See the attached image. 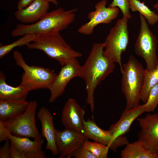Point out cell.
I'll list each match as a JSON object with an SVG mask.
<instances>
[{
    "mask_svg": "<svg viewBox=\"0 0 158 158\" xmlns=\"http://www.w3.org/2000/svg\"><path fill=\"white\" fill-rule=\"evenodd\" d=\"M130 9L133 12H139L146 18L150 25H154L158 21V14L151 10L143 2L139 0H129Z\"/></svg>",
    "mask_w": 158,
    "mask_h": 158,
    "instance_id": "603a6c76",
    "label": "cell"
},
{
    "mask_svg": "<svg viewBox=\"0 0 158 158\" xmlns=\"http://www.w3.org/2000/svg\"><path fill=\"white\" fill-rule=\"evenodd\" d=\"M37 106L36 101H31L29 102L28 107L23 112L6 121H1L13 135L31 138L38 141L43 140L36 123Z\"/></svg>",
    "mask_w": 158,
    "mask_h": 158,
    "instance_id": "52a82bcc",
    "label": "cell"
},
{
    "mask_svg": "<svg viewBox=\"0 0 158 158\" xmlns=\"http://www.w3.org/2000/svg\"><path fill=\"white\" fill-rule=\"evenodd\" d=\"M0 158H11V147L8 141H6L0 148Z\"/></svg>",
    "mask_w": 158,
    "mask_h": 158,
    "instance_id": "f1b7e54d",
    "label": "cell"
},
{
    "mask_svg": "<svg viewBox=\"0 0 158 158\" xmlns=\"http://www.w3.org/2000/svg\"></svg>",
    "mask_w": 158,
    "mask_h": 158,
    "instance_id": "74e56055",
    "label": "cell"
},
{
    "mask_svg": "<svg viewBox=\"0 0 158 158\" xmlns=\"http://www.w3.org/2000/svg\"><path fill=\"white\" fill-rule=\"evenodd\" d=\"M49 3L44 0H35L26 7L14 13L17 20L23 24H32L40 19L47 12Z\"/></svg>",
    "mask_w": 158,
    "mask_h": 158,
    "instance_id": "2e32d148",
    "label": "cell"
},
{
    "mask_svg": "<svg viewBox=\"0 0 158 158\" xmlns=\"http://www.w3.org/2000/svg\"><path fill=\"white\" fill-rule=\"evenodd\" d=\"M157 4L158 5V3Z\"/></svg>",
    "mask_w": 158,
    "mask_h": 158,
    "instance_id": "d590c367",
    "label": "cell"
},
{
    "mask_svg": "<svg viewBox=\"0 0 158 158\" xmlns=\"http://www.w3.org/2000/svg\"><path fill=\"white\" fill-rule=\"evenodd\" d=\"M55 138L60 158H71L87 139L82 132L65 128L62 131L56 129Z\"/></svg>",
    "mask_w": 158,
    "mask_h": 158,
    "instance_id": "7c38bea8",
    "label": "cell"
},
{
    "mask_svg": "<svg viewBox=\"0 0 158 158\" xmlns=\"http://www.w3.org/2000/svg\"><path fill=\"white\" fill-rule=\"evenodd\" d=\"M158 151L143 140L129 142L121 151L122 158H157Z\"/></svg>",
    "mask_w": 158,
    "mask_h": 158,
    "instance_id": "ac0fdd59",
    "label": "cell"
},
{
    "mask_svg": "<svg viewBox=\"0 0 158 158\" xmlns=\"http://www.w3.org/2000/svg\"><path fill=\"white\" fill-rule=\"evenodd\" d=\"M82 133L87 139H91L107 145L115 152L118 147L126 145L129 142L127 138L123 135L114 140L113 135L109 130H106L101 129L94 121L90 119L84 120Z\"/></svg>",
    "mask_w": 158,
    "mask_h": 158,
    "instance_id": "30bf717a",
    "label": "cell"
},
{
    "mask_svg": "<svg viewBox=\"0 0 158 158\" xmlns=\"http://www.w3.org/2000/svg\"><path fill=\"white\" fill-rule=\"evenodd\" d=\"M22 36V37L8 44H1L0 58H2L15 47L24 45L27 46L35 40L36 35H26Z\"/></svg>",
    "mask_w": 158,
    "mask_h": 158,
    "instance_id": "cb8c5ba5",
    "label": "cell"
},
{
    "mask_svg": "<svg viewBox=\"0 0 158 158\" xmlns=\"http://www.w3.org/2000/svg\"><path fill=\"white\" fill-rule=\"evenodd\" d=\"M141 25L140 30L135 46L136 55L145 61L147 70L151 71L158 63L157 54V40L149 28L146 18L140 14Z\"/></svg>",
    "mask_w": 158,
    "mask_h": 158,
    "instance_id": "ba28073f",
    "label": "cell"
},
{
    "mask_svg": "<svg viewBox=\"0 0 158 158\" xmlns=\"http://www.w3.org/2000/svg\"><path fill=\"white\" fill-rule=\"evenodd\" d=\"M10 143L11 158H25L24 153Z\"/></svg>",
    "mask_w": 158,
    "mask_h": 158,
    "instance_id": "1f68e13d",
    "label": "cell"
},
{
    "mask_svg": "<svg viewBox=\"0 0 158 158\" xmlns=\"http://www.w3.org/2000/svg\"><path fill=\"white\" fill-rule=\"evenodd\" d=\"M157 158H158V157H157Z\"/></svg>",
    "mask_w": 158,
    "mask_h": 158,
    "instance_id": "8d00e7d4",
    "label": "cell"
},
{
    "mask_svg": "<svg viewBox=\"0 0 158 158\" xmlns=\"http://www.w3.org/2000/svg\"><path fill=\"white\" fill-rule=\"evenodd\" d=\"M158 83V63L156 68L150 71L145 70L143 85L140 93V100L145 103L152 88Z\"/></svg>",
    "mask_w": 158,
    "mask_h": 158,
    "instance_id": "7402d4cb",
    "label": "cell"
},
{
    "mask_svg": "<svg viewBox=\"0 0 158 158\" xmlns=\"http://www.w3.org/2000/svg\"><path fill=\"white\" fill-rule=\"evenodd\" d=\"M121 91L126 101L125 109L139 105L143 85L145 70L143 65L134 56L130 55L122 66Z\"/></svg>",
    "mask_w": 158,
    "mask_h": 158,
    "instance_id": "3957f363",
    "label": "cell"
},
{
    "mask_svg": "<svg viewBox=\"0 0 158 158\" xmlns=\"http://www.w3.org/2000/svg\"><path fill=\"white\" fill-rule=\"evenodd\" d=\"M145 104V112H147L154 111L158 106V83L151 89Z\"/></svg>",
    "mask_w": 158,
    "mask_h": 158,
    "instance_id": "484cf974",
    "label": "cell"
},
{
    "mask_svg": "<svg viewBox=\"0 0 158 158\" xmlns=\"http://www.w3.org/2000/svg\"><path fill=\"white\" fill-rule=\"evenodd\" d=\"M28 138L15 136L10 133L9 140L17 148L26 153L41 150L44 140L32 141Z\"/></svg>",
    "mask_w": 158,
    "mask_h": 158,
    "instance_id": "44dd1931",
    "label": "cell"
},
{
    "mask_svg": "<svg viewBox=\"0 0 158 158\" xmlns=\"http://www.w3.org/2000/svg\"><path fill=\"white\" fill-rule=\"evenodd\" d=\"M103 43H95L88 57L81 66L79 77L85 82L87 93V102L93 113L95 107L94 93L101 82L114 71L115 63L110 62L103 55Z\"/></svg>",
    "mask_w": 158,
    "mask_h": 158,
    "instance_id": "6da1fadb",
    "label": "cell"
},
{
    "mask_svg": "<svg viewBox=\"0 0 158 158\" xmlns=\"http://www.w3.org/2000/svg\"><path fill=\"white\" fill-rule=\"evenodd\" d=\"M107 0H102L95 6V10L87 15L88 22L82 25L78 29L79 33L85 35H90L94 32L95 27L101 24H109L117 17L119 10L117 7H107Z\"/></svg>",
    "mask_w": 158,
    "mask_h": 158,
    "instance_id": "9c48e42d",
    "label": "cell"
},
{
    "mask_svg": "<svg viewBox=\"0 0 158 158\" xmlns=\"http://www.w3.org/2000/svg\"><path fill=\"white\" fill-rule=\"evenodd\" d=\"M77 8L65 10L59 8L47 12L39 21L30 24H18L11 32L14 37L26 35H49L60 33L75 20Z\"/></svg>",
    "mask_w": 158,
    "mask_h": 158,
    "instance_id": "7a4b0ae2",
    "label": "cell"
},
{
    "mask_svg": "<svg viewBox=\"0 0 158 158\" xmlns=\"http://www.w3.org/2000/svg\"><path fill=\"white\" fill-rule=\"evenodd\" d=\"M144 0V1H145V0Z\"/></svg>",
    "mask_w": 158,
    "mask_h": 158,
    "instance_id": "f35d334b",
    "label": "cell"
},
{
    "mask_svg": "<svg viewBox=\"0 0 158 158\" xmlns=\"http://www.w3.org/2000/svg\"><path fill=\"white\" fill-rule=\"evenodd\" d=\"M153 7L154 8H156L158 11V5H157V4H154L153 6Z\"/></svg>",
    "mask_w": 158,
    "mask_h": 158,
    "instance_id": "e575fe53",
    "label": "cell"
},
{
    "mask_svg": "<svg viewBox=\"0 0 158 158\" xmlns=\"http://www.w3.org/2000/svg\"><path fill=\"white\" fill-rule=\"evenodd\" d=\"M13 56L16 65L24 71L20 84L30 91L42 89H48L57 76V74L48 68L29 65L18 50L13 52Z\"/></svg>",
    "mask_w": 158,
    "mask_h": 158,
    "instance_id": "8992f818",
    "label": "cell"
},
{
    "mask_svg": "<svg viewBox=\"0 0 158 158\" xmlns=\"http://www.w3.org/2000/svg\"><path fill=\"white\" fill-rule=\"evenodd\" d=\"M29 103L26 100H0V120L4 121L23 113Z\"/></svg>",
    "mask_w": 158,
    "mask_h": 158,
    "instance_id": "ffe728a7",
    "label": "cell"
},
{
    "mask_svg": "<svg viewBox=\"0 0 158 158\" xmlns=\"http://www.w3.org/2000/svg\"><path fill=\"white\" fill-rule=\"evenodd\" d=\"M85 114V111L76 100L73 98H69L62 111L61 120L62 124L65 128L82 132Z\"/></svg>",
    "mask_w": 158,
    "mask_h": 158,
    "instance_id": "4fadbf2b",
    "label": "cell"
},
{
    "mask_svg": "<svg viewBox=\"0 0 158 158\" xmlns=\"http://www.w3.org/2000/svg\"><path fill=\"white\" fill-rule=\"evenodd\" d=\"M108 7L111 8L118 7L122 11L123 16L128 19L132 18L129 11L130 7L129 0H113Z\"/></svg>",
    "mask_w": 158,
    "mask_h": 158,
    "instance_id": "4316f807",
    "label": "cell"
},
{
    "mask_svg": "<svg viewBox=\"0 0 158 158\" xmlns=\"http://www.w3.org/2000/svg\"><path fill=\"white\" fill-rule=\"evenodd\" d=\"M128 20L123 16L118 19L103 43L104 56L110 62L118 63L121 71L123 69L122 55L126 51L129 42Z\"/></svg>",
    "mask_w": 158,
    "mask_h": 158,
    "instance_id": "5b68a950",
    "label": "cell"
},
{
    "mask_svg": "<svg viewBox=\"0 0 158 158\" xmlns=\"http://www.w3.org/2000/svg\"><path fill=\"white\" fill-rule=\"evenodd\" d=\"M44 0L49 3L50 2H51L56 6H57L58 5V2L57 0Z\"/></svg>",
    "mask_w": 158,
    "mask_h": 158,
    "instance_id": "836d02e7",
    "label": "cell"
},
{
    "mask_svg": "<svg viewBox=\"0 0 158 158\" xmlns=\"http://www.w3.org/2000/svg\"><path fill=\"white\" fill-rule=\"evenodd\" d=\"M72 156L76 158H96L91 152L83 146L76 150L73 153Z\"/></svg>",
    "mask_w": 158,
    "mask_h": 158,
    "instance_id": "83f0119b",
    "label": "cell"
},
{
    "mask_svg": "<svg viewBox=\"0 0 158 158\" xmlns=\"http://www.w3.org/2000/svg\"><path fill=\"white\" fill-rule=\"evenodd\" d=\"M35 0H20L17 3L18 10L24 8L30 4Z\"/></svg>",
    "mask_w": 158,
    "mask_h": 158,
    "instance_id": "d6a6232c",
    "label": "cell"
},
{
    "mask_svg": "<svg viewBox=\"0 0 158 158\" xmlns=\"http://www.w3.org/2000/svg\"><path fill=\"white\" fill-rule=\"evenodd\" d=\"M11 133L0 120V142L9 140V136Z\"/></svg>",
    "mask_w": 158,
    "mask_h": 158,
    "instance_id": "f546056e",
    "label": "cell"
},
{
    "mask_svg": "<svg viewBox=\"0 0 158 158\" xmlns=\"http://www.w3.org/2000/svg\"><path fill=\"white\" fill-rule=\"evenodd\" d=\"M145 103L131 109H125L118 121L112 125L109 129L113 135L114 140L129 131L133 122L145 112Z\"/></svg>",
    "mask_w": 158,
    "mask_h": 158,
    "instance_id": "e0dca14e",
    "label": "cell"
},
{
    "mask_svg": "<svg viewBox=\"0 0 158 158\" xmlns=\"http://www.w3.org/2000/svg\"><path fill=\"white\" fill-rule=\"evenodd\" d=\"M137 119L141 128L138 139L144 141L158 151V113L148 114Z\"/></svg>",
    "mask_w": 158,
    "mask_h": 158,
    "instance_id": "5bb4252c",
    "label": "cell"
},
{
    "mask_svg": "<svg viewBox=\"0 0 158 158\" xmlns=\"http://www.w3.org/2000/svg\"><path fill=\"white\" fill-rule=\"evenodd\" d=\"M27 47L43 51L50 58L57 61L62 66L72 60L82 56V54L69 45L60 33L53 35L36 36Z\"/></svg>",
    "mask_w": 158,
    "mask_h": 158,
    "instance_id": "277c9868",
    "label": "cell"
},
{
    "mask_svg": "<svg viewBox=\"0 0 158 158\" xmlns=\"http://www.w3.org/2000/svg\"><path fill=\"white\" fill-rule=\"evenodd\" d=\"M37 116L41 123L42 135L47 141L46 149L50 151L53 155L58 154L56 142V129L52 114L47 108L43 107L39 109Z\"/></svg>",
    "mask_w": 158,
    "mask_h": 158,
    "instance_id": "9a60e30c",
    "label": "cell"
},
{
    "mask_svg": "<svg viewBox=\"0 0 158 158\" xmlns=\"http://www.w3.org/2000/svg\"><path fill=\"white\" fill-rule=\"evenodd\" d=\"M25 153V158H45V153L42 149Z\"/></svg>",
    "mask_w": 158,
    "mask_h": 158,
    "instance_id": "4dcf8cb0",
    "label": "cell"
},
{
    "mask_svg": "<svg viewBox=\"0 0 158 158\" xmlns=\"http://www.w3.org/2000/svg\"><path fill=\"white\" fill-rule=\"evenodd\" d=\"M83 146L91 152L96 158H106L109 147L101 143L95 141L90 142L86 139L84 142Z\"/></svg>",
    "mask_w": 158,
    "mask_h": 158,
    "instance_id": "d4e9b609",
    "label": "cell"
},
{
    "mask_svg": "<svg viewBox=\"0 0 158 158\" xmlns=\"http://www.w3.org/2000/svg\"><path fill=\"white\" fill-rule=\"evenodd\" d=\"M6 76L3 72H0V100H26L30 92L24 85L20 84L17 87L8 84Z\"/></svg>",
    "mask_w": 158,
    "mask_h": 158,
    "instance_id": "d6986e66",
    "label": "cell"
},
{
    "mask_svg": "<svg viewBox=\"0 0 158 158\" xmlns=\"http://www.w3.org/2000/svg\"><path fill=\"white\" fill-rule=\"evenodd\" d=\"M81 66L77 58L62 66L59 73L48 89L50 92V103L53 102L63 94L67 85L72 79L79 77Z\"/></svg>",
    "mask_w": 158,
    "mask_h": 158,
    "instance_id": "8fae6325",
    "label": "cell"
}]
</instances>
